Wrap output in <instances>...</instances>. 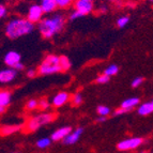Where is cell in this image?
<instances>
[{"label": "cell", "instance_id": "6da1fadb", "mask_svg": "<svg viewBox=\"0 0 153 153\" xmlns=\"http://www.w3.org/2000/svg\"><path fill=\"white\" fill-rule=\"evenodd\" d=\"M33 30V23H31L28 18H14L11 19L5 27V34L11 40L24 36L29 34Z\"/></svg>", "mask_w": 153, "mask_h": 153}, {"label": "cell", "instance_id": "7a4b0ae2", "mask_svg": "<svg viewBox=\"0 0 153 153\" xmlns=\"http://www.w3.org/2000/svg\"><path fill=\"white\" fill-rule=\"evenodd\" d=\"M64 26V18L62 15H56L51 16V17L45 18L40 23L39 26V30L41 32V34L46 39L51 38L53 36H55L56 33H58L59 31H61Z\"/></svg>", "mask_w": 153, "mask_h": 153}, {"label": "cell", "instance_id": "3957f363", "mask_svg": "<svg viewBox=\"0 0 153 153\" xmlns=\"http://www.w3.org/2000/svg\"><path fill=\"white\" fill-rule=\"evenodd\" d=\"M62 71L60 66V57L55 56V55H49L45 58L43 63L39 68V73L42 75L53 74L57 72Z\"/></svg>", "mask_w": 153, "mask_h": 153}, {"label": "cell", "instance_id": "277c9868", "mask_svg": "<svg viewBox=\"0 0 153 153\" xmlns=\"http://www.w3.org/2000/svg\"><path fill=\"white\" fill-rule=\"evenodd\" d=\"M53 119H54V115L53 114H41V115H38L36 117H33L31 120H29L28 124H27V128L30 132L36 131L40 126L45 125L51 122V121H53Z\"/></svg>", "mask_w": 153, "mask_h": 153}, {"label": "cell", "instance_id": "5b68a950", "mask_svg": "<svg viewBox=\"0 0 153 153\" xmlns=\"http://www.w3.org/2000/svg\"><path fill=\"white\" fill-rule=\"evenodd\" d=\"M143 143V139L139 137H135V138H130V139H125L118 143V149L119 150H131V149H135L137 148L138 146H140Z\"/></svg>", "mask_w": 153, "mask_h": 153}, {"label": "cell", "instance_id": "8992f818", "mask_svg": "<svg viewBox=\"0 0 153 153\" xmlns=\"http://www.w3.org/2000/svg\"><path fill=\"white\" fill-rule=\"evenodd\" d=\"M43 9H42L41 5L38 4H33L29 8V12H28V19L31 23H36L42 18L43 15Z\"/></svg>", "mask_w": 153, "mask_h": 153}, {"label": "cell", "instance_id": "52a82bcc", "mask_svg": "<svg viewBox=\"0 0 153 153\" xmlns=\"http://www.w3.org/2000/svg\"><path fill=\"white\" fill-rule=\"evenodd\" d=\"M75 9L79 12H82L84 15L88 14L93 9V3L89 0H76L75 1Z\"/></svg>", "mask_w": 153, "mask_h": 153}, {"label": "cell", "instance_id": "ba28073f", "mask_svg": "<svg viewBox=\"0 0 153 153\" xmlns=\"http://www.w3.org/2000/svg\"><path fill=\"white\" fill-rule=\"evenodd\" d=\"M19 62H21V55L17 51H11L4 56V63L10 68H14Z\"/></svg>", "mask_w": 153, "mask_h": 153}, {"label": "cell", "instance_id": "9c48e42d", "mask_svg": "<svg viewBox=\"0 0 153 153\" xmlns=\"http://www.w3.org/2000/svg\"><path fill=\"white\" fill-rule=\"evenodd\" d=\"M82 132H84V128H76L74 132L70 133L69 135L66 136L62 141H63L64 145H73V143H75L78 141L79 137H80V135L82 134Z\"/></svg>", "mask_w": 153, "mask_h": 153}, {"label": "cell", "instance_id": "30bf717a", "mask_svg": "<svg viewBox=\"0 0 153 153\" xmlns=\"http://www.w3.org/2000/svg\"><path fill=\"white\" fill-rule=\"evenodd\" d=\"M16 76V70L15 69H7L2 70L0 72V82L2 84L12 82Z\"/></svg>", "mask_w": 153, "mask_h": 153}, {"label": "cell", "instance_id": "8fae6325", "mask_svg": "<svg viewBox=\"0 0 153 153\" xmlns=\"http://www.w3.org/2000/svg\"><path fill=\"white\" fill-rule=\"evenodd\" d=\"M71 131L72 130L70 126H64V128H59V130H57L56 132L53 133V135H51V140H54V141L63 140L64 138L71 133Z\"/></svg>", "mask_w": 153, "mask_h": 153}, {"label": "cell", "instance_id": "7c38bea8", "mask_svg": "<svg viewBox=\"0 0 153 153\" xmlns=\"http://www.w3.org/2000/svg\"><path fill=\"white\" fill-rule=\"evenodd\" d=\"M69 100V94L66 92H61V93H58L54 97L53 99V105L59 107V106H62L63 104H65Z\"/></svg>", "mask_w": 153, "mask_h": 153}, {"label": "cell", "instance_id": "4fadbf2b", "mask_svg": "<svg viewBox=\"0 0 153 153\" xmlns=\"http://www.w3.org/2000/svg\"><path fill=\"white\" fill-rule=\"evenodd\" d=\"M41 7L45 13H51L57 8V3L55 0H42Z\"/></svg>", "mask_w": 153, "mask_h": 153}, {"label": "cell", "instance_id": "5bb4252c", "mask_svg": "<svg viewBox=\"0 0 153 153\" xmlns=\"http://www.w3.org/2000/svg\"><path fill=\"white\" fill-rule=\"evenodd\" d=\"M138 114L140 116H147L151 112H153V104L152 102H148V103H143L141 104L139 107H138Z\"/></svg>", "mask_w": 153, "mask_h": 153}, {"label": "cell", "instance_id": "9a60e30c", "mask_svg": "<svg viewBox=\"0 0 153 153\" xmlns=\"http://www.w3.org/2000/svg\"><path fill=\"white\" fill-rule=\"evenodd\" d=\"M138 103H139V99L138 97H130V99L123 101V103L121 104V108H123L125 110H130L133 107H135Z\"/></svg>", "mask_w": 153, "mask_h": 153}, {"label": "cell", "instance_id": "2e32d148", "mask_svg": "<svg viewBox=\"0 0 153 153\" xmlns=\"http://www.w3.org/2000/svg\"><path fill=\"white\" fill-rule=\"evenodd\" d=\"M11 102V94L8 91H1L0 93V107L4 108L5 106H8Z\"/></svg>", "mask_w": 153, "mask_h": 153}, {"label": "cell", "instance_id": "e0dca14e", "mask_svg": "<svg viewBox=\"0 0 153 153\" xmlns=\"http://www.w3.org/2000/svg\"><path fill=\"white\" fill-rule=\"evenodd\" d=\"M118 71H119V68H118L117 65H115V64H111V65H109V66L106 68L104 74L107 75V76H112V75L117 74Z\"/></svg>", "mask_w": 153, "mask_h": 153}, {"label": "cell", "instance_id": "ac0fdd59", "mask_svg": "<svg viewBox=\"0 0 153 153\" xmlns=\"http://www.w3.org/2000/svg\"><path fill=\"white\" fill-rule=\"evenodd\" d=\"M51 143V138L45 137V138H42V139H40V140H38L36 146H38L39 148L44 149V148H47V147H49Z\"/></svg>", "mask_w": 153, "mask_h": 153}, {"label": "cell", "instance_id": "d6986e66", "mask_svg": "<svg viewBox=\"0 0 153 153\" xmlns=\"http://www.w3.org/2000/svg\"><path fill=\"white\" fill-rule=\"evenodd\" d=\"M60 66H61L62 71H66V70L70 69V66H71V62L65 56H62L60 57Z\"/></svg>", "mask_w": 153, "mask_h": 153}, {"label": "cell", "instance_id": "ffe728a7", "mask_svg": "<svg viewBox=\"0 0 153 153\" xmlns=\"http://www.w3.org/2000/svg\"><path fill=\"white\" fill-rule=\"evenodd\" d=\"M19 128H21V125H11V126L3 128H2V133H3V134H7V135H9V134H12V133L18 131Z\"/></svg>", "mask_w": 153, "mask_h": 153}, {"label": "cell", "instance_id": "44dd1931", "mask_svg": "<svg viewBox=\"0 0 153 153\" xmlns=\"http://www.w3.org/2000/svg\"><path fill=\"white\" fill-rule=\"evenodd\" d=\"M97 112H99L100 116L106 117L107 115H109L110 109L107 107V106H99V107H97Z\"/></svg>", "mask_w": 153, "mask_h": 153}, {"label": "cell", "instance_id": "7402d4cb", "mask_svg": "<svg viewBox=\"0 0 153 153\" xmlns=\"http://www.w3.org/2000/svg\"><path fill=\"white\" fill-rule=\"evenodd\" d=\"M57 3V7H59V8H66V7H69L70 4H71L72 0H55Z\"/></svg>", "mask_w": 153, "mask_h": 153}, {"label": "cell", "instance_id": "603a6c76", "mask_svg": "<svg viewBox=\"0 0 153 153\" xmlns=\"http://www.w3.org/2000/svg\"><path fill=\"white\" fill-rule=\"evenodd\" d=\"M128 21H130V18H128V16H122V17H120L117 21V25L119 26L120 28H123L124 26H126V24L128 23Z\"/></svg>", "mask_w": 153, "mask_h": 153}, {"label": "cell", "instance_id": "cb8c5ba5", "mask_svg": "<svg viewBox=\"0 0 153 153\" xmlns=\"http://www.w3.org/2000/svg\"><path fill=\"white\" fill-rule=\"evenodd\" d=\"M109 78L110 76H107V75H101V76H99L97 78V84H106V82H108Z\"/></svg>", "mask_w": 153, "mask_h": 153}, {"label": "cell", "instance_id": "d4e9b609", "mask_svg": "<svg viewBox=\"0 0 153 153\" xmlns=\"http://www.w3.org/2000/svg\"><path fill=\"white\" fill-rule=\"evenodd\" d=\"M82 16H84V14H82V12L75 10L74 12L70 15V19H71V21H74V19H77V18H79V17H82Z\"/></svg>", "mask_w": 153, "mask_h": 153}, {"label": "cell", "instance_id": "484cf974", "mask_svg": "<svg viewBox=\"0 0 153 153\" xmlns=\"http://www.w3.org/2000/svg\"><path fill=\"white\" fill-rule=\"evenodd\" d=\"M82 102V94H80V93H76V94H74V97H73V103H74L75 105H79Z\"/></svg>", "mask_w": 153, "mask_h": 153}, {"label": "cell", "instance_id": "4316f807", "mask_svg": "<svg viewBox=\"0 0 153 153\" xmlns=\"http://www.w3.org/2000/svg\"><path fill=\"white\" fill-rule=\"evenodd\" d=\"M38 105H39V103L36 102V100H31V101L28 102V104H27V108H28V109H33V108H36Z\"/></svg>", "mask_w": 153, "mask_h": 153}, {"label": "cell", "instance_id": "83f0119b", "mask_svg": "<svg viewBox=\"0 0 153 153\" xmlns=\"http://www.w3.org/2000/svg\"><path fill=\"white\" fill-rule=\"evenodd\" d=\"M143 82V77H137V78H135L132 82V86H133V87H138V86H139V85H140Z\"/></svg>", "mask_w": 153, "mask_h": 153}, {"label": "cell", "instance_id": "f1b7e54d", "mask_svg": "<svg viewBox=\"0 0 153 153\" xmlns=\"http://www.w3.org/2000/svg\"><path fill=\"white\" fill-rule=\"evenodd\" d=\"M39 105H40V107L42 108V109H47V108L49 107V103L46 101V100H41L40 101V103H39Z\"/></svg>", "mask_w": 153, "mask_h": 153}, {"label": "cell", "instance_id": "f546056e", "mask_svg": "<svg viewBox=\"0 0 153 153\" xmlns=\"http://www.w3.org/2000/svg\"><path fill=\"white\" fill-rule=\"evenodd\" d=\"M34 75H36V71L34 70H29V71H27V76L30 77V78H32V77H34Z\"/></svg>", "mask_w": 153, "mask_h": 153}, {"label": "cell", "instance_id": "4dcf8cb0", "mask_svg": "<svg viewBox=\"0 0 153 153\" xmlns=\"http://www.w3.org/2000/svg\"><path fill=\"white\" fill-rule=\"evenodd\" d=\"M5 11H7V9L4 8V5H0V16H1V17L4 16Z\"/></svg>", "mask_w": 153, "mask_h": 153}, {"label": "cell", "instance_id": "1f68e13d", "mask_svg": "<svg viewBox=\"0 0 153 153\" xmlns=\"http://www.w3.org/2000/svg\"><path fill=\"white\" fill-rule=\"evenodd\" d=\"M13 69L18 70V71H19V70H23V69H24V64H23V63H21V62H19V63H17V64H16V65L14 66V68H13Z\"/></svg>", "mask_w": 153, "mask_h": 153}, {"label": "cell", "instance_id": "d6a6232c", "mask_svg": "<svg viewBox=\"0 0 153 153\" xmlns=\"http://www.w3.org/2000/svg\"><path fill=\"white\" fill-rule=\"evenodd\" d=\"M125 111H128V110H125V109H123V108H121V109H118L117 111L115 112V115H116V116L121 115V114H123V112H125Z\"/></svg>", "mask_w": 153, "mask_h": 153}, {"label": "cell", "instance_id": "836d02e7", "mask_svg": "<svg viewBox=\"0 0 153 153\" xmlns=\"http://www.w3.org/2000/svg\"><path fill=\"white\" fill-rule=\"evenodd\" d=\"M105 120H106V118L103 117V116H101V117L99 118V121H105Z\"/></svg>", "mask_w": 153, "mask_h": 153}, {"label": "cell", "instance_id": "e575fe53", "mask_svg": "<svg viewBox=\"0 0 153 153\" xmlns=\"http://www.w3.org/2000/svg\"><path fill=\"white\" fill-rule=\"evenodd\" d=\"M109 1H118V0H109Z\"/></svg>", "mask_w": 153, "mask_h": 153}, {"label": "cell", "instance_id": "d590c367", "mask_svg": "<svg viewBox=\"0 0 153 153\" xmlns=\"http://www.w3.org/2000/svg\"><path fill=\"white\" fill-rule=\"evenodd\" d=\"M89 1H93V0H89Z\"/></svg>", "mask_w": 153, "mask_h": 153}, {"label": "cell", "instance_id": "8d00e7d4", "mask_svg": "<svg viewBox=\"0 0 153 153\" xmlns=\"http://www.w3.org/2000/svg\"><path fill=\"white\" fill-rule=\"evenodd\" d=\"M152 104H153V100H152Z\"/></svg>", "mask_w": 153, "mask_h": 153}, {"label": "cell", "instance_id": "74e56055", "mask_svg": "<svg viewBox=\"0 0 153 153\" xmlns=\"http://www.w3.org/2000/svg\"><path fill=\"white\" fill-rule=\"evenodd\" d=\"M13 153H17V152H13Z\"/></svg>", "mask_w": 153, "mask_h": 153}, {"label": "cell", "instance_id": "f35d334b", "mask_svg": "<svg viewBox=\"0 0 153 153\" xmlns=\"http://www.w3.org/2000/svg\"><path fill=\"white\" fill-rule=\"evenodd\" d=\"M141 153H146V152H141Z\"/></svg>", "mask_w": 153, "mask_h": 153}, {"label": "cell", "instance_id": "ab89813d", "mask_svg": "<svg viewBox=\"0 0 153 153\" xmlns=\"http://www.w3.org/2000/svg\"><path fill=\"white\" fill-rule=\"evenodd\" d=\"M151 1H153V0H151Z\"/></svg>", "mask_w": 153, "mask_h": 153}]
</instances>
